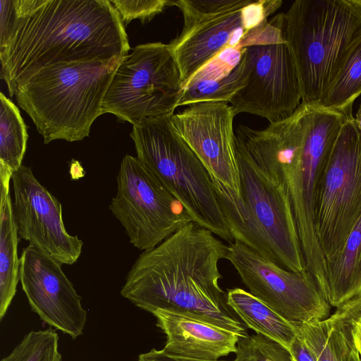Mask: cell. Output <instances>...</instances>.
Here are the masks:
<instances>
[{"label":"cell","instance_id":"8992f818","mask_svg":"<svg viewBox=\"0 0 361 361\" xmlns=\"http://www.w3.org/2000/svg\"><path fill=\"white\" fill-rule=\"evenodd\" d=\"M171 115L146 118L133 125L130 136L137 157L182 204L192 221L231 243L234 239L212 177L175 130Z\"/></svg>","mask_w":361,"mask_h":361},{"label":"cell","instance_id":"ac0fdd59","mask_svg":"<svg viewBox=\"0 0 361 361\" xmlns=\"http://www.w3.org/2000/svg\"><path fill=\"white\" fill-rule=\"evenodd\" d=\"M360 310L361 297L353 298L328 318L298 328L317 361H361L352 332L353 319Z\"/></svg>","mask_w":361,"mask_h":361},{"label":"cell","instance_id":"4316f807","mask_svg":"<svg viewBox=\"0 0 361 361\" xmlns=\"http://www.w3.org/2000/svg\"><path fill=\"white\" fill-rule=\"evenodd\" d=\"M233 361H295L290 351L261 334L240 338Z\"/></svg>","mask_w":361,"mask_h":361},{"label":"cell","instance_id":"83f0119b","mask_svg":"<svg viewBox=\"0 0 361 361\" xmlns=\"http://www.w3.org/2000/svg\"><path fill=\"white\" fill-rule=\"evenodd\" d=\"M119 13L124 25L133 19L142 24L150 21L156 15L171 6L167 0H109Z\"/></svg>","mask_w":361,"mask_h":361},{"label":"cell","instance_id":"9c48e42d","mask_svg":"<svg viewBox=\"0 0 361 361\" xmlns=\"http://www.w3.org/2000/svg\"><path fill=\"white\" fill-rule=\"evenodd\" d=\"M361 216V137L353 116L344 121L318 178L314 224L326 261L342 250Z\"/></svg>","mask_w":361,"mask_h":361},{"label":"cell","instance_id":"7c38bea8","mask_svg":"<svg viewBox=\"0 0 361 361\" xmlns=\"http://www.w3.org/2000/svg\"><path fill=\"white\" fill-rule=\"evenodd\" d=\"M253 0H176L183 27L169 46L178 64L182 90L191 78L228 47L244 37L243 9Z\"/></svg>","mask_w":361,"mask_h":361},{"label":"cell","instance_id":"4dcf8cb0","mask_svg":"<svg viewBox=\"0 0 361 361\" xmlns=\"http://www.w3.org/2000/svg\"><path fill=\"white\" fill-rule=\"evenodd\" d=\"M295 361H317L298 331L289 350Z\"/></svg>","mask_w":361,"mask_h":361},{"label":"cell","instance_id":"3957f363","mask_svg":"<svg viewBox=\"0 0 361 361\" xmlns=\"http://www.w3.org/2000/svg\"><path fill=\"white\" fill-rule=\"evenodd\" d=\"M348 117L338 111L300 103L290 116L265 128L238 125L235 132L258 166L285 190L307 271L319 284L326 280V268L314 224V192Z\"/></svg>","mask_w":361,"mask_h":361},{"label":"cell","instance_id":"7402d4cb","mask_svg":"<svg viewBox=\"0 0 361 361\" xmlns=\"http://www.w3.org/2000/svg\"><path fill=\"white\" fill-rule=\"evenodd\" d=\"M27 127L17 106L0 94V183L9 190L12 176L23 164L27 148Z\"/></svg>","mask_w":361,"mask_h":361},{"label":"cell","instance_id":"d4e9b609","mask_svg":"<svg viewBox=\"0 0 361 361\" xmlns=\"http://www.w3.org/2000/svg\"><path fill=\"white\" fill-rule=\"evenodd\" d=\"M361 94V41L348 56L319 106L352 116L353 104Z\"/></svg>","mask_w":361,"mask_h":361},{"label":"cell","instance_id":"8fae6325","mask_svg":"<svg viewBox=\"0 0 361 361\" xmlns=\"http://www.w3.org/2000/svg\"><path fill=\"white\" fill-rule=\"evenodd\" d=\"M226 259L250 293L297 329L330 316L331 306L308 271L284 269L237 240L227 246Z\"/></svg>","mask_w":361,"mask_h":361},{"label":"cell","instance_id":"484cf974","mask_svg":"<svg viewBox=\"0 0 361 361\" xmlns=\"http://www.w3.org/2000/svg\"><path fill=\"white\" fill-rule=\"evenodd\" d=\"M1 361H61L56 329L30 331Z\"/></svg>","mask_w":361,"mask_h":361},{"label":"cell","instance_id":"d6986e66","mask_svg":"<svg viewBox=\"0 0 361 361\" xmlns=\"http://www.w3.org/2000/svg\"><path fill=\"white\" fill-rule=\"evenodd\" d=\"M325 299L331 307L361 297V216L341 251L326 261Z\"/></svg>","mask_w":361,"mask_h":361},{"label":"cell","instance_id":"277c9868","mask_svg":"<svg viewBox=\"0 0 361 361\" xmlns=\"http://www.w3.org/2000/svg\"><path fill=\"white\" fill-rule=\"evenodd\" d=\"M123 58L49 66L17 88L16 99L44 144L89 136L92 123L102 114L104 98Z\"/></svg>","mask_w":361,"mask_h":361},{"label":"cell","instance_id":"5bb4252c","mask_svg":"<svg viewBox=\"0 0 361 361\" xmlns=\"http://www.w3.org/2000/svg\"><path fill=\"white\" fill-rule=\"evenodd\" d=\"M14 220L20 238L62 264H73L83 242L68 233L60 202L22 165L12 176Z\"/></svg>","mask_w":361,"mask_h":361},{"label":"cell","instance_id":"ffe728a7","mask_svg":"<svg viewBox=\"0 0 361 361\" xmlns=\"http://www.w3.org/2000/svg\"><path fill=\"white\" fill-rule=\"evenodd\" d=\"M227 302L247 327L290 350L298 329L242 288L229 289Z\"/></svg>","mask_w":361,"mask_h":361},{"label":"cell","instance_id":"2e32d148","mask_svg":"<svg viewBox=\"0 0 361 361\" xmlns=\"http://www.w3.org/2000/svg\"><path fill=\"white\" fill-rule=\"evenodd\" d=\"M20 261V281L32 310L73 339L82 335L87 313L62 264L30 245Z\"/></svg>","mask_w":361,"mask_h":361},{"label":"cell","instance_id":"f1b7e54d","mask_svg":"<svg viewBox=\"0 0 361 361\" xmlns=\"http://www.w3.org/2000/svg\"><path fill=\"white\" fill-rule=\"evenodd\" d=\"M0 47H2L6 44L14 23V0H0Z\"/></svg>","mask_w":361,"mask_h":361},{"label":"cell","instance_id":"603a6c76","mask_svg":"<svg viewBox=\"0 0 361 361\" xmlns=\"http://www.w3.org/2000/svg\"><path fill=\"white\" fill-rule=\"evenodd\" d=\"M218 201L234 240H239L276 262V258L262 228L251 211L234 191L212 178Z\"/></svg>","mask_w":361,"mask_h":361},{"label":"cell","instance_id":"9a60e30c","mask_svg":"<svg viewBox=\"0 0 361 361\" xmlns=\"http://www.w3.org/2000/svg\"><path fill=\"white\" fill-rule=\"evenodd\" d=\"M235 116L228 102H201L172 114L171 122L211 177L241 197L233 129Z\"/></svg>","mask_w":361,"mask_h":361},{"label":"cell","instance_id":"44dd1931","mask_svg":"<svg viewBox=\"0 0 361 361\" xmlns=\"http://www.w3.org/2000/svg\"><path fill=\"white\" fill-rule=\"evenodd\" d=\"M18 233L9 190L1 188L0 199V320L16 293L20 281Z\"/></svg>","mask_w":361,"mask_h":361},{"label":"cell","instance_id":"52a82bcc","mask_svg":"<svg viewBox=\"0 0 361 361\" xmlns=\"http://www.w3.org/2000/svg\"><path fill=\"white\" fill-rule=\"evenodd\" d=\"M283 15L247 32L240 42L251 71L245 86L228 102L235 115L247 113L274 123L290 116L301 103L298 73L283 37Z\"/></svg>","mask_w":361,"mask_h":361},{"label":"cell","instance_id":"e0dca14e","mask_svg":"<svg viewBox=\"0 0 361 361\" xmlns=\"http://www.w3.org/2000/svg\"><path fill=\"white\" fill-rule=\"evenodd\" d=\"M152 314L166 337L163 350L170 355L217 360L236 351L240 337L231 331L167 311L157 310Z\"/></svg>","mask_w":361,"mask_h":361},{"label":"cell","instance_id":"836d02e7","mask_svg":"<svg viewBox=\"0 0 361 361\" xmlns=\"http://www.w3.org/2000/svg\"><path fill=\"white\" fill-rule=\"evenodd\" d=\"M353 4L361 8V0H350Z\"/></svg>","mask_w":361,"mask_h":361},{"label":"cell","instance_id":"6da1fadb","mask_svg":"<svg viewBox=\"0 0 361 361\" xmlns=\"http://www.w3.org/2000/svg\"><path fill=\"white\" fill-rule=\"evenodd\" d=\"M16 17L0 47L10 97L39 71L60 63L124 57L125 25L109 0H14Z\"/></svg>","mask_w":361,"mask_h":361},{"label":"cell","instance_id":"ba28073f","mask_svg":"<svg viewBox=\"0 0 361 361\" xmlns=\"http://www.w3.org/2000/svg\"><path fill=\"white\" fill-rule=\"evenodd\" d=\"M182 91L180 73L169 44L136 46L114 73L102 103V114L121 122L173 114Z\"/></svg>","mask_w":361,"mask_h":361},{"label":"cell","instance_id":"7a4b0ae2","mask_svg":"<svg viewBox=\"0 0 361 361\" xmlns=\"http://www.w3.org/2000/svg\"><path fill=\"white\" fill-rule=\"evenodd\" d=\"M226 254L222 240L190 221L139 255L121 294L152 314L163 310L185 315L246 337V325L219 286V264Z\"/></svg>","mask_w":361,"mask_h":361},{"label":"cell","instance_id":"cb8c5ba5","mask_svg":"<svg viewBox=\"0 0 361 361\" xmlns=\"http://www.w3.org/2000/svg\"><path fill=\"white\" fill-rule=\"evenodd\" d=\"M251 61L245 48L233 70L221 79L188 82L182 90L177 107L201 102H229L232 97L247 84Z\"/></svg>","mask_w":361,"mask_h":361},{"label":"cell","instance_id":"30bf717a","mask_svg":"<svg viewBox=\"0 0 361 361\" xmlns=\"http://www.w3.org/2000/svg\"><path fill=\"white\" fill-rule=\"evenodd\" d=\"M116 181V193L109 207L137 249L150 250L192 221L182 204L137 157L126 154L123 158Z\"/></svg>","mask_w":361,"mask_h":361},{"label":"cell","instance_id":"4fadbf2b","mask_svg":"<svg viewBox=\"0 0 361 361\" xmlns=\"http://www.w3.org/2000/svg\"><path fill=\"white\" fill-rule=\"evenodd\" d=\"M240 195L263 231L276 262L297 273L307 271L288 197L258 166L235 134Z\"/></svg>","mask_w":361,"mask_h":361},{"label":"cell","instance_id":"1f68e13d","mask_svg":"<svg viewBox=\"0 0 361 361\" xmlns=\"http://www.w3.org/2000/svg\"><path fill=\"white\" fill-rule=\"evenodd\" d=\"M352 332L355 346L361 357V310L353 319Z\"/></svg>","mask_w":361,"mask_h":361},{"label":"cell","instance_id":"d6a6232c","mask_svg":"<svg viewBox=\"0 0 361 361\" xmlns=\"http://www.w3.org/2000/svg\"><path fill=\"white\" fill-rule=\"evenodd\" d=\"M355 123L361 137V103L357 112L356 117L355 118Z\"/></svg>","mask_w":361,"mask_h":361},{"label":"cell","instance_id":"f546056e","mask_svg":"<svg viewBox=\"0 0 361 361\" xmlns=\"http://www.w3.org/2000/svg\"><path fill=\"white\" fill-rule=\"evenodd\" d=\"M137 361H224L208 360L175 356L166 353L163 349L152 348L149 352L139 355Z\"/></svg>","mask_w":361,"mask_h":361},{"label":"cell","instance_id":"5b68a950","mask_svg":"<svg viewBox=\"0 0 361 361\" xmlns=\"http://www.w3.org/2000/svg\"><path fill=\"white\" fill-rule=\"evenodd\" d=\"M282 30L298 73L301 103L319 106L361 41V8L350 0H297L283 13Z\"/></svg>","mask_w":361,"mask_h":361}]
</instances>
